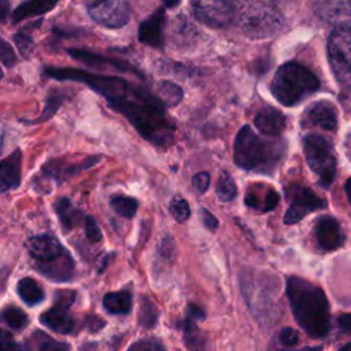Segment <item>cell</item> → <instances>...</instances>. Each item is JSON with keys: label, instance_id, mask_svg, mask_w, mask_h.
<instances>
[{"label": "cell", "instance_id": "obj_13", "mask_svg": "<svg viewBox=\"0 0 351 351\" xmlns=\"http://www.w3.org/2000/svg\"><path fill=\"white\" fill-rule=\"evenodd\" d=\"M99 160H100L99 155L84 156L82 159H69V158L55 159L43 167V173L45 178H52L58 182H62L66 178L96 165Z\"/></svg>", "mask_w": 351, "mask_h": 351}, {"label": "cell", "instance_id": "obj_7", "mask_svg": "<svg viewBox=\"0 0 351 351\" xmlns=\"http://www.w3.org/2000/svg\"><path fill=\"white\" fill-rule=\"evenodd\" d=\"M303 149L310 169L319 177L321 185L328 188L336 174V158L332 144L319 134H308L303 138Z\"/></svg>", "mask_w": 351, "mask_h": 351}, {"label": "cell", "instance_id": "obj_24", "mask_svg": "<svg viewBox=\"0 0 351 351\" xmlns=\"http://www.w3.org/2000/svg\"><path fill=\"white\" fill-rule=\"evenodd\" d=\"M16 291L19 298L27 304V306H36L44 300V291L30 277H25L18 281Z\"/></svg>", "mask_w": 351, "mask_h": 351}, {"label": "cell", "instance_id": "obj_38", "mask_svg": "<svg viewBox=\"0 0 351 351\" xmlns=\"http://www.w3.org/2000/svg\"><path fill=\"white\" fill-rule=\"evenodd\" d=\"M130 350H163L165 347L155 339H144L129 347Z\"/></svg>", "mask_w": 351, "mask_h": 351}, {"label": "cell", "instance_id": "obj_9", "mask_svg": "<svg viewBox=\"0 0 351 351\" xmlns=\"http://www.w3.org/2000/svg\"><path fill=\"white\" fill-rule=\"evenodd\" d=\"M75 300V292L73 291H58L53 306L40 315V322L60 335L73 333L75 321L70 313V306Z\"/></svg>", "mask_w": 351, "mask_h": 351}, {"label": "cell", "instance_id": "obj_36", "mask_svg": "<svg viewBox=\"0 0 351 351\" xmlns=\"http://www.w3.org/2000/svg\"><path fill=\"white\" fill-rule=\"evenodd\" d=\"M299 341V335L292 328H284L280 332V343L284 347H292Z\"/></svg>", "mask_w": 351, "mask_h": 351}, {"label": "cell", "instance_id": "obj_42", "mask_svg": "<svg viewBox=\"0 0 351 351\" xmlns=\"http://www.w3.org/2000/svg\"><path fill=\"white\" fill-rule=\"evenodd\" d=\"M85 321H86L88 326L95 330H100L106 325V322L100 317H86Z\"/></svg>", "mask_w": 351, "mask_h": 351}, {"label": "cell", "instance_id": "obj_37", "mask_svg": "<svg viewBox=\"0 0 351 351\" xmlns=\"http://www.w3.org/2000/svg\"><path fill=\"white\" fill-rule=\"evenodd\" d=\"M14 40H15V44H16L18 49L21 51V53L26 56V55L29 53V51L32 49V47H33V41H32L30 36L21 32V33H16V34H15Z\"/></svg>", "mask_w": 351, "mask_h": 351}, {"label": "cell", "instance_id": "obj_28", "mask_svg": "<svg viewBox=\"0 0 351 351\" xmlns=\"http://www.w3.org/2000/svg\"><path fill=\"white\" fill-rule=\"evenodd\" d=\"M110 204L119 215H122L125 218H133L137 211V207H138V203L134 197L123 196V195L112 196L110 200Z\"/></svg>", "mask_w": 351, "mask_h": 351}, {"label": "cell", "instance_id": "obj_23", "mask_svg": "<svg viewBox=\"0 0 351 351\" xmlns=\"http://www.w3.org/2000/svg\"><path fill=\"white\" fill-rule=\"evenodd\" d=\"M103 306L110 314H128L132 308V293L125 289L108 292L103 298Z\"/></svg>", "mask_w": 351, "mask_h": 351}, {"label": "cell", "instance_id": "obj_6", "mask_svg": "<svg viewBox=\"0 0 351 351\" xmlns=\"http://www.w3.org/2000/svg\"><path fill=\"white\" fill-rule=\"evenodd\" d=\"M319 86V81L313 71L300 63L289 62L282 64L271 82L273 96L284 106H295Z\"/></svg>", "mask_w": 351, "mask_h": 351}, {"label": "cell", "instance_id": "obj_33", "mask_svg": "<svg viewBox=\"0 0 351 351\" xmlns=\"http://www.w3.org/2000/svg\"><path fill=\"white\" fill-rule=\"evenodd\" d=\"M156 317H158V313L154 304L149 300L144 299L141 302V308H140V325L145 328H151L155 325Z\"/></svg>", "mask_w": 351, "mask_h": 351}, {"label": "cell", "instance_id": "obj_5", "mask_svg": "<svg viewBox=\"0 0 351 351\" xmlns=\"http://www.w3.org/2000/svg\"><path fill=\"white\" fill-rule=\"evenodd\" d=\"M36 269L53 281H69L74 273V261L69 251L52 236L40 234L26 243Z\"/></svg>", "mask_w": 351, "mask_h": 351}, {"label": "cell", "instance_id": "obj_45", "mask_svg": "<svg viewBox=\"0 0 351 351\" xmlns=\"http://www.w3.org/2000/svg\"><path fill=\"white\" fill-rule=\"evenodd\" d=\"M344 189H346V193H347L348 200H350V203H351V177L346 181V184H344Z\"/></svg>", "mask_w": 351, "mask_h": 351}, {"label": "cell", "instance_id": "obj_47", "mask_svg": "<svg viewBox=\"0 0 351 351\" xmlns=\"http://www.w3.org/2000/svg\"><path fill=\"white\" fill-rule=\"evenodd\" d=\"M163 3L166 7H176L180 3V0H163Z\"/></svg>", "mask_w": 351, "mask_h": 351}, {"label": "cell", "instance_id": "obj_18", "mask_svg": "<svg viewBox=\"0 0 351 351\" xmlns=\"http://www.w3.org/2000/svg\"><path fill=\"white\" fill-rule=\"evenodd\" d=\"M285 125L287 121L284 114L273 107H266L261 110L255 117V126L259 132L267 136L281 134L285 129Z\"/></svg>", "mask_w": 351, "mask_h": 351}, {"label": "cell", "instance_id": "obj_8", "mask_svg": "<svg viewBox=\"0 0 351 351\" xmlns=\"http://www.w3.org/2000/svg\"><path fill=\"white\" fill-rule=\"evenodd\" d=\"M328 59L332 71L344 88H351V25L335 29L328 40Z\"/></svg>", "mask_w": 351, "mask_h": 351}, {"label": "cell", "instance_id": "obj_35", "mask_svg": "<svg viewBox=\"0 0 351 351\" xmlns=\"http://www.w3.org/2000/svg\"><path fill=\"white\" fill-rule=\"evenodd\" d=\"M0 62L7 66V67H11L15 64L16 62V56L12 51V48L10 47V44L7 41H4L1 37H0Z\"/></svg>", "mask_w": 351, "mask_h": 351}, {"label": "cell", "instance_id": "obj_41", "mask_svg": "<svg viewBox=\"0 0 351 351\" xmlns=\"http://www.w3.org/2000/svg\"><path fill=\"white\" fill-rule=\"evenodd\" d=\"M200 217L203 219V223L210 229V230H215L218 228V221L217 218L207 210V208H200Z\"/></svg>", "mask_w": 351, "mask_h": 351}, {"label": "cell", "instance_id": "obj_34", "mask_svg": "<svg viewBox=\"0 0 351 351\" xmlns=\"http://www.w3.org/2000/svg\"><path fill=\"white\" fill-rule=\"evenodd\" d=\"M85 234L88 237L89 241L92 243H97L101 240V230L96 222V219L92 215H88L85 218Z\"/></svg>", "mask_w": 351, "mask_h": 351}, {"label": "cell", "instance_id": "obj_25", "mask_svg": "<svg viewBox=\"0 0 351 351\" xmlns=\"http://www.w3.org/2000/svg\"><path fill=\"white\" fill-rule=\"evenodd\" d=\"M55 211L64 230H71L75 226V223H78L81 217V211L77 210L67 197H60L55 203Z\"/></svg>", "mask_w": 351, "mask_h": 351}, {"label": "cell", "instance_id": "obj_44", "mask_svg": "<svg viewBox=\"0 0 351 351\" xmlns=\"http://www.w3.org/2000/svg\"><path fill=\"white\" fill-rule=\"evenodd\" d=\"M8 15V5L5 0H0V22H4Z\"/></svg>", "mask_w": 351, "mask_h": 351}, {"label": "cell", "instance_id": "obj_49", "mask_svg": "<svg viewBox=\"0 0 351 351\" xmlns=\"http://www.w3.org/2000/svg\"><path fill=\"white\" fill-rule=\"evenodd\" d=\"M3 78V70H1V67H0V80Z\"/></svg>", "mask_w": 351, "mask_h": 351}, {"label": "cell", "instance_id": "obj_16", "mask_svg": "<svg viewBox=\"0 0 351 351\" xmlns=\"http://www.w3.org/2000/svg\"><path fill=\"white\" fill-rule=\"evenodd\" d=\"M163 26H165V12L162 8H159L140 25L138 40L151 47H162Z\"/></svg>", "mask_w": 351, "mask_h": 351}, {"label": "cell", "instance_id": "obj_11", "mask_svg": "<svg viewBox=\"0 0 351 351\" xmlns=\"http://www.w3.org/2000/svg\"><path fill=\"white\" fill-rule=\"evenodd\" d=\"M287 195L291 199V206L284 217L285 223H296L308 213L326 206L325 199L319 197L315 192L306 186L289 185L287 188Z\"/></svg>", "mask_w": 351, "mask_h": 351}, {"label": "cell", "instance_id": "obj_50", "mask_svg": "<svg viewBox=\"0 0 351 351\" xmlns=\"http://www.w3.org/2000/svg\"><path fill=\"white\" fill-rule=\"evenodd\" d=\"M284 1H289V0H284Z\"/></svg>", "mask_w": 351, "mask_h": 351}, {"label": "cell", "instance_id": "obj_10", "mask_svg": "<svg viewBox=\"0 0 351 351\" xmlns=\"http://www.w3.org/2000/svg\"><path fill=\"white\" fill-rule=\"evenodd\" d=\"M85 7L97 23L107 27H121L129 21L126 0H84Z\"/></svg>", "mask_w": 351, "mask_h": 351}, {"label": "cell", "instance_id": "obj_14", "mask_svg": "<svg viewBox=\"0 0 351 351\" xmlns=\"http://www.w3.org/2000/svg\"><path fill=\"white\" fill-rule=\"evenodd\" d=\"M315 11L329 23L351 25V0H314Z\"/></svg>", "mask_w": 351, "mask_h": 351}, {"label": "cell", "instance_id": "obj_30", "mask_svg": "<svg viewBox=\"0 0 351 351\" xmlns=\"http://www.w3.org/2000/svg\"><path fill=\"white\" fill-rule=\"evenodd\" d=\"M64 99H66V95H64V93H58V92L51 93V95L47 97V103H45V107H44L43 114H41L37 119L30 121V123H40V122H44V121L49 119V118L56 112V110L60 107V104L63 103Z\"/></svg>", "mask_w": 351, "mask_h": 351}, {"label": "cell", "instance_id": "obj_29", "mask_svg": "<svg viewBox=\"0 0 351 351\" xmlns=\"http://www.w3.org/2000/svg\"><path fill=\"white\" fill-rule=\"evenodd\" d=\"M215 191H217V196L222 202H229L236 196L237 188H236V184H234V181H233V178L230 177L229 173H225V171L221 173Z\"/></svg>", "mask_w": 351, "mask_h": 351}, {"label": "cell", "instance_id": "obj_46", "mask_svg": "<svg viewBox=\"0 0 351 351\" xmlns=\"http://www.w3.org/2000/svg\"><path fill=\"white\" fill-rule=\"evenodd\" d=\"M4 134H5V130H4V125L0 122V151L3 148V141H4Z\"/></svg>", "mask_w": 351, "mask_h": 351}, {"label": "cell", "instance_id": "obj_27", "mask_svg": "<svg viewBox=\"0 0 351 351\" xmlns=\"http://www.w3.org/2000/svg\"><path fill=\"white\" fill-rule=\"evenodd\" d=\"M25 348H33V350H69L70 346L66 343H59L56 340H53L51 336L45 335L41 330H36L27 340L25 344Z\"/></svg>", "mask_w": 351, "mask_h": 351}, {"label": "cell", "instance_id": "obj_12", "mask_svg": "<svg viewBox=\"0 0 351 351\" xmlns=\"http://www.w3.org/2000/svg\"><path fill=\"white\" fill-rule=\"evenodd\" d=\"M195 16L211 26L223 27L234 16L233 0H191Z\"/></svg>", "mask_w": 351, "mask_h": 351}, {"label": "cell", "instance_id": "obj_19", "mask_svg": "<svg viewBox=\"0 0 351 351\" xmlns=\"http://www.w3.org/2000/svg\"><path fill=\"white\" fill-rule=\"evenodd\" d=\"M263 185H254L245 195V204L251 208L261 210V211H270L276 208L280 202V195L271 186H266L265 192L262 193Z\"/></svg>", "mask_w": 351, "mask_h": 351}, {"label": "cell", "instance_id": "obj_26", "mask_svg": "<svg viewBox=\"0 0 351 351\" xmlns=\"http://www.w3.org/2000/svg\"><path fill=\"white\" fill-rule=\"evenodd\" d=\"M0 321L5 324L10 329L22 330L27 326L29 317L23 310L18 308L16 306H5L0 311Z\"/></svg>", "mask_w": 351, "mask_h": 351}, {"label": "cell", "instance_id": "obj_17", "mask_svg": "<svg viewBox=\"0 0 351 351\" xmlns=\"http://www.w3.org/2000/svg\"><path fill=\"white\" fill-rule=\"evenodd\" d=\"M21 163L22 154L15 149L14 154L0 160V192L15 189L21 184Z\"/></svg>", "mask_w": 351, "mask_h": 351}, {"label": "cell", "instance_id": "obj_39", "mask_svg": "<svg viewBox=\"0 0 351 351\" xmlns=\"http://www.w3.org/2000/svg\"><path fill=\"white\" fill-rule=\"evenodd\" d=\"M21 346H18L11 336L10 332L0 329V350H18Z\"/></svg>", "mask_w": 351, "mask_h": 351}, {"label": "cell", "instance_id": "obj_15", "mask_svg": "<svg viewBox=\"0 0 351 351\" xmlns=\"http://www.w3.org/2000/svg\"><path fill=\"white\" fill-rule=\"evenodd\" d=\"M315 236L319 245L325 251L339 248L344 241V234L340 230V225L336 218L325 215L321 217L315 225Z\"/></svg>", "mask_w": 351, "mask_h": 351}, {"label": "cell", "instance_id": "obj_32", "mask_svg": "<svg viewBox=\"0 0 351 351\" xmlns=\"http://www.w3.org/2000/svg\"><path fill=\"white\" fill-rule=\"evenodd\" d=\"M169 208H170V214L173 215V218L177 222L186 221L189 214H191L189 206H188V203L182 197H173L171 202H170Z\"/></svg>", "mask_w": 351, "mask_h": 351}, {"label": "cell", "instance_id": "obj_1", "mask_svg": "<svg viewBox=\"0 0 351 351\" xmlns=\"http://www.w3.org/2000/svg\"><path fill=\"white\" fill-rule=\"evenodd\" d=\"M44 73L59 81H75L88 85L101 95L112 110L121 112L148 141L166 145L173 140L174 126L166 115L162 100L147 89L119 77L78 69L45 67Z\"/></svg>", "mask_w": 351, "mask_h": 351}, {"label": "cell", "instance_id": "obj_40", "mask_svg": "<svg viewBox=\"0 0 351 351\" xmlns=\"http://www.w3.org/2000/svg\"><path fill=\"white\" fill-rule=\"evenodd\" d=\"M193 181V185L195 188L199 191V192H206L207 188L210 186V176L207 173H197L196 176H193L192 178Z\"/></svg>", "mask_w": 351, "mask_h": 351}, {"label": "cell", "instance_id": "obj_20", "mask_svg": "<svg viewBox=\"0 0 351 351\" xmlns=\"http://www.w3.org/2000/svg\"><path fill=\"white\" fill-rule=\"evenodd\" d=\"M307 118L313 125H318L325 130L337 128L336 108L328 101H317L307 110Z\"/></svg>", "mask_w": 351, "mask_h": 351}, {"label": "cell", "instance_id": "obj_51", "mask_svg": "<svg viewBox=\"0 0 351 351\" xmlns=\"http://www.w3.org/2000/svg\"><path fill=\"white\" fill-rule=\"evenodd\" d=\"M5 1H7V0H5Z\"/></svg>", "mask_w": 351, "mask_h": 351}, {"label": "cell", "instance_id": "obj_21", "mask_svg": "<svg viewBox=\"0 0 351 351\" xmlns=\"http://www.w3.org/2000/svg\"><path fill=\"white\" fill-rule=\"evenodd\" d=\"M69 53L88 64V66H93V67H103V66H110V67H114L117 70H121V71H133V69L128 64V63H123L121 60H115V59H110V58H104L101 55H97V53H93V52H89V51H84V49H69Z\"/></svg>", "mask_w": 351, "mask_h": 351}, {"label": "cell", "instance_id": "obj_43", "mask_svg": "<svg viewBox=\"0 0 351 351\" xmlns=\"http://www.w3.org/2000/svg\"><path fill=\"white\" fill-rule=\"evenodd\" d=\"M339 326L344 330L351 332V314H343L339 318Z\"/></svg>", "mask_w": 351, "mask_h": 351}, {"label": "cell", "instance_id": "obj_3", "mask_svg": "<svg viewBox=\"0 0 351 351\" xmlns=\"http://www.w3.org/2000/svg\"><path fill=\"white\" fill-rule=\"evenodd\" d=\"M284 152V141L265 140L250 126H243L234 140V162L247 170L270 173L276 169Z\"/></svg>", "mask_w": 351, "mask_h": 351}, {"label": "cell", "instance_id": "obj_2", "mask_svg": "<svg viewBox=\"0 0 351 351\" xmlns=\"http://www.w3.org/2000/svg\"><path fill=\"white\" fill-rule=\"evenodd\" d=\"M287 293L296 322L313 337H324L330 329L329 304L324 291L300 277H289Z\"/></svg>", "mask_w": 351, "mask_h": 351}, {"label": "cell", "instance_id": "obj_4", "mask_svg": "<svg viewBox=\"0 0 351 351\" xmlns=\"http://www.w3.org/2000/svg\"><path fill=\"white\" fill-rule=\"evenodd\" d=\"M240 30L252 38H267L282 27V16L274 0H233Z\"/></svg>", "mask_w": 351, "mask_h": 351}, {"label": "cell", "instance_id": "obj_31", "mask_svg": "<svg viewBox=\"0 0 351 351\" xmlns=\"http://www.w3.org/2000/svg\"><path fill=\"white\" fill-rule=\"evenodd\" d=\"M159 95L169 106H176L182 97V90L171 82H162L159 85Z\"/></svg>", "mask_w": 351, "mask_h": 351}, {"label": "cell", "instance_id": "obj_48", "mask_svg": "<svg viewBox=\"0 0 351 351\" xmlns=\"http://www.w3.org/2000/svg\"><path fill=\"white\" fill-rule=\"evenodd\" d=\"M340 350H346V351H351V343H348V344H344V346H341V347H340Z\"/></svg>", "mask_w": 351, "mask_h": 351}, {"label": "cell", "instance_id": "obj_22", "mask_svg": "<svg viewBox=\"0 0 351 351\" xmlns=\"http://www.w3.org/2000/svg\"><path fill=\"white\" fill-rule=\"evenodd\" d=\"M59 0H27L16 7L12 12V22H19L22 19L45 14L51 11Z\"/></svg>", "mask_w": 351, "mask_h": 351}]
</instances>
